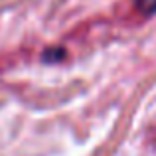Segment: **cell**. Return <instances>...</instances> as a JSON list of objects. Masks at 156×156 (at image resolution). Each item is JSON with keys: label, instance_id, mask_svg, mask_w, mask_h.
<instances>
[{"label": "cell", "instance_id": "1", "mask_svg": "<svg viewBox=\"0 0 156 156\" xmlns=\"http://www.w3.org/2000/svg\"><path fill=\"white\" fill-rule=\"evenodd\" d=\"M130 4L142 18H148V16L156 14V0H130Z\"/></svg>", "mask_w": 156, "mask_h": 156}]
</instances>
